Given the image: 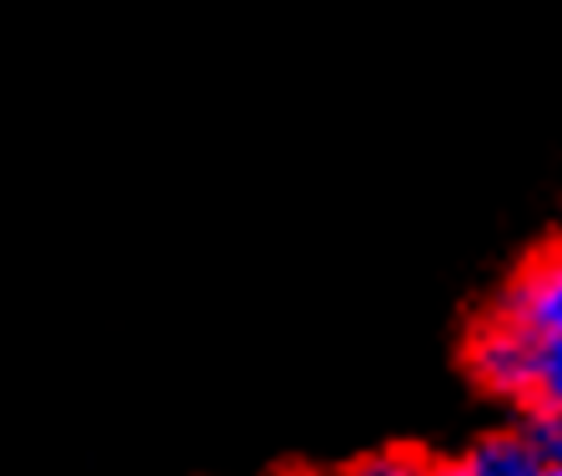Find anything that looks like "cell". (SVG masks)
Instances as JSON below:
<instances>
[{"label":"cell","instance_id":"cell-1","mask_svg":"<svg viewBox=\"0 0 562 476\" xmlns=\"http://www.w3.org/2000/svg\"><path fill=\"white\" fill-rule=\"evenodd\" d=\"M472 382L507 401L517 421H558L562 407V261L527 256L497 286L468 337Z\"/></svg>","mask_w":562,"mask_h":476},{"label":"cell","instance_id":"cell-2","mask_svg":"<svg viewBox=\"0 0 562 476\" xmlns=\"http://www.w3.org/2000/svg\"><path fill=\"white\" fill-rule=\"evenodd\" d=\"M437 476H562L558 421H513L487 431L462 456L437 462Z\"/></svg>","mask_w":562,"mask_h":476},{"label":"cell","instance_id":"cell-3","mask_svg":"<svg viewBox=\"0 0 562 476\" xmlns=\"http://www.w3.org/2000/svg\"><path fill=\"white\" fill-rule=\"evenodd\" d=\"M341 476H437V462H427L417 452H402V446H386V452L357 456Z\"/></svg>","mask_w":562,"mask_h":476}]
</instances>
